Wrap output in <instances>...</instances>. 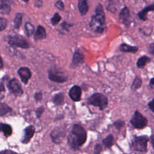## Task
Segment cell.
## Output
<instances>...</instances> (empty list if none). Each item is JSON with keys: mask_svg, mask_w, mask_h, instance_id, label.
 <instances>
[{"mask_svg": "<svg viewBox=\"0 0 154 154\" xmlns=\"http://www.w3.org/2000/svg\"><path fill=\"white\" fill-rule=\"evenodd\" d=\"M86 139L87 132L84 128L79 124L74 125L68 138V141L71 148L77 150L85 142Z\"/></svg>", "mask_w": 154, "mask_h": 154, "instance_id": "obj_1", "label": "cell"}, {"mask_svg": "<svg viewBox=\"0 0 154 154\" xmlns=\"http://www.w3.org/2000/svg\"><path fill=\"white\" fill-rule=\"evenodd\" d=\"M105 16L103 6L99 4L95 9V14L92 16L89 26L97 33H102L105 29Z\"/></svg>", "mask_w": 154, "mask_h": 154, "instance_id": "obj_2", "label": "cell"}, {"mask_svg": "<svg viewBox=\"0 0 154 154\" xmlns=\"http://www.w3.org/2000/svg\"><path fill=\"white\" fill-rule=\"evenodd\" d=\"M88 103L97 106L100 110L105 109L108 105V98L103 94L96 93L93 94L87 100Z\"/></svg>", "mask_w": 154, "mask_h": 154, "instance_id": "obj_3", "label": "cell"}, {"mask_svg": "<svg viewBox=\"0 0 154 154\" xmlns=\"http://www.w3.org/2000/svg\"><path fill=\"white\" fill-rule=\"evenodd\" d=\"M149 137L146 135L135 136L132 141V147L134 150L140 152H146Z\"/></svg>", "mask_w": 154, "mask_h": 154, "instance_id": "obj_4", "label": "cell"}, {"mask_svg": "<svg viewBox=\"0 0 154 154\" xmlns=\"http://www.w3.org/2000/svg\"><path fill=\"white\" fill-rule=\"evenodd\" d=\"M147 119L144 117L140 112L135 111L131 119L130 120V123L131 125L137 129H143L147 125Z\"/></svg>", "mask_w": 154, "mask_h": 154, "instance_id": "obj_5", "label": "cell"}, {"mask_svg": "<svg viewBox=\"0 0 154 154\" xmlns=\"http://www.w3.org/2000/svg\"><path fill=\"white\" fill-rule=\"evenodd\" d=\"M8 43L13 46L19 47L21 48L26 49L29 48V44L28 42L24 39L23 37L20 35H12L8 37Z\"/></svg>", "mask_w": 154, "mask_h": 154, "instance_id": "obj_6", "label": "cell"}, {"mask_svg": "<svg viewBox=\"0 0 154 154\" xmlns=\"http://www.w3.org/2000/svg\"><path fill=\"white\" fill-rule=\"evenodd\" d=\"M49 79L54 82L62 83L67 81V77L61 72L57 71L55 69H51L48 73Z\"/></svg>", "mask_w": 154, "mask_h": 154, "instance_id": "obj_7", "label": "cell"}, {"mask_svg": "<svg viewBox=\"0 0 154 154\" xmlns=\"http://www.w3.org/2000/svg\"><path fill=\"white\" fill-rule=\"evenodd\" d=\"M8 87L12 93L17 95H20L23 93V90L21 88L20 84L16 78H13L10 81L8 84Z\"/></svg>", "mask_w": 154, "mask_h": 154, "instance_id": "obj_8", "label": "cell"}, {"mask_svg": "<svg viewBox=\"0 0 154 154\" xmlns=\"http://www.w3.org/2000/svg\"><path fill=\"white\" fill-rule=\"evenodd\" d=\"M17 73L22 80V81L26 84L28 82V80L31 76V73L30 70L26 67H22L18 69Z\"/></svg>", "mask_w": 154, "mask_h": 154, "instance_id": "obj_9", "label": "cell"}, {"mask_svg": "<svg viewBox=\"0 0 154 154\" xmlns=\"http://www.w3.org/2000/svg\"><path fill=\"white\" fill-rule=\"evenodd\" d=\"M69 96L72 100L75 102L79 101L81 97V88L78 85H73L69 90Z\"/></svg>", "mask_w": 154, "mask_h": 154, "instance_id": "obj_10", "label": "cell"}, {"mask_svg": "<svg viewBox=\"0 0 154 154\" xmlns=\"http://www.w3.org/2000/svg\"><path fill=\"white\" fill-rule=\"evenodd\" d=\"M129 17H130V13H129V8L126 6H125L120 11L119 19L124 23L125 25H126V26H128L130 23Z\"/></svg>", "mask_w": 154, "mask_h": 154, "instance_id": "obj_11", "label": "cell"}, {"mask_svg": "<svg viewBox=\"0 0 154 154\" xmlns=\"http://www.w3.org/2000/svg\"><path fill=\"white\" fill-rule=\"evenodd\" d=\"M34 132L35 128L33 126L29 125L28 127H26L24 129V134L21 141L23 143H28L30 141L31 138L33 137Z\"/></svg>", "mask_w": 154, "mask_h": 154, "instance_id": "obj_12", "label": "cell"}, {"mask_svg": "<svg viewBox=\"0 0 154 154\" xmlns=\"http://www.w3.org/2000/svg\"><path fill=\"white\" fill-rule=\"evenodd\" d=\"M152 11H154V4H152L144 8L142 10L138 13L137 15L141 20H142L143 21H146L147 20V14L148 12Z\"/></svg>", "mask_w": 154, "mask_h": 154, "instance_id": "obj_13", "label": "cell"}, {"mask_svg": "<svg viewBox=\"0 0 154 154\" xmlns=\"http://www.w3.org/2000/svg\"><path fill=\"white\" fill-rule=\"evenodd\" d=\"M64 136V132L60 129H54L51 133V137L54 142L56 143H59L62 140L63 137Z\"/></svg>", "mask_w": 154, "mask_h": 154, "instance_id": "obj_14", "label": "cell"}, {"mask_svg": "<svg viewBox=\"0 0 154 154\" xmlns=\"http://www.w3.org/2000/svg\"><path fill=\"white\" fill-rule=\"evenodd\" d=\"M84 57L82 55V54L79 51H76L73 54L71 66L73 67H76L79 64L82 63L84 62Z\"/></svg>", "mask_w": 154, "mask_h": 154, "instance_id": "obj_15", "label": "cell"}, {"mask_svg": "<svg viewBox=\"0 0 154 154\" xmlns=\"http://www.w3.org/2000/svg\"><path fill=\"white\" fill-rule=\"evenodd\" d=\"M46 37V32L45 29L42 26L38 25L34 35V40L38 41V40H43Z\"/></svg>", "mask_w": 154, "mask_h": 154, "instance_id": "obj_16", "label": "cell"}, {"mask_svg": "<svg viewBox=\"0 0 154 154\" xmlns=\"http://www.w3.org/2000/svg\"><path fill=\"white\" fill-rule=\"evenodd\" d=\"M78 6L80 13L82 15H85L88 11V5L87 0H78Z\"/></svg>", "mask_w": 154, "mask_h": 154, "instance_id": "obj_17", "label": "cell"}, {"mask_svg": "<svg viewBox=\"0 0 154 154\" xmlns=\"http://www.w3.org/2000/svg\"><path fill=\"white\" fill-rule=\"evenodd\" d=\"M120 50L123 52H131L134 54L138 51V48L137 46H131L123 43L120 45Z\"/></svg>", "mask_w": 154, "mask_h": 154, "instance_id": "obj_18", "label": "cell"}, {"mask_svg": "<svg viewBox=\"0 0 154 154\" xmlns=\"http://www.w3.org/2000/svg\"><path fill=\"white\" fill-rule=\"evenodd\" d=\"M0 131L3 132L5 137H8L10 136L12 133V128L8 124L0 123Z\"/></svg>", "mask_w": 154, "mask_h": 154, "instance_id": "obj_19", "label": "cell"}, {"mask_svg": "<svg viewBox=\"0 0 154 154\" xmlns=\"http://www.w3.org/2000/svg\"><path fill=\"white\" fill-rule=\"evenodd\" d=\"M150 61V58L146 55H143L140 57L137 61V66L138 68H143L146 64Z\"/></svg>", "mask_w": 154, "mask_h": 154, "instance_id": "obj_20", "label": "cell"}, {"mask_svg": "<svg viewBox=\"0 0 154 154\" xmlns=\"http://www.w3.org/2000/svg\"><path fill=\"white\" fill-rule=\"evenodd\" d=\"M64 97L63 93H59L55 94L52 98V101L56 105H61L64 103Z\"/></svg>", "mask_w": 154, "mask_h": 154, "instance_id": "obj_21", "label": "cell"}, {"mask_svg": "<svg viewBox=\"0 0 154 154\" xmlns=\"http://www.w3.org/2000/svg\"><path fill=\"white\" fill-rule=\"evenodd\" d=\"M102 143L106 148L111 147L114 143V137L111 134H109L102 140Z\"/></svg>", "mask_w": 154, "mask_h": 154, "instance_id": "obj_22", "label": "cell"}, {"mask_svg": "<svg viewBox=\"0 0 154 154\" xmlns=\"http://www.w3.org/2000/svg\"><path fill=\"white\" fill-rule=\"evenodd\" d=\"M141 85H142V79H141L140 77L136 76L131 85V90L133 91H135L138 89L139 88H140Z\"/></svg>", "mask_w": 154, "mask_h": 154, "instance_id": "obj_23", "label": "cell"}, {"mask_svg": "<svg viewBox=\"0 0 154 154\" xmlns=\"http://www.w3.org/2000/svg\"><path fill=\"white\" fill-rule=\"evenodd\" d=\"M22 18H23V14L21 13H18L16 14L15 17L14 19V27L15 28H19L22 23Z\"/></svg>", "mask_w": 154, "mask_h": 154, "instance_id": "obj_24", "label": "cell"}, {"mask_svg": "<svg viewBox=\"0 0 154 154\" xmlns=\"http://www.w3.org/2000/svg\"><path fill=\"white\" fill-rule=\"evenodd\" d=\"M10 3L6 2H2L1 4V13L3 14H8L11 11Z\"/></svg>", "mask_w": 154, "mask_h": 154, "instance_id": "obj_25", "label": "cell"}, {"mask_svg": "<svg viewBox=\"0 0 154 154\" xmlns=\"http://www.w3.org/2000/svg\"><path fill=\"white\" fill-rule=\"evenodd\" d=\"M25 29L28 37H30L32 35L34 31V26L30 22H26L25 24Z\"/></svg>", "mask_w": 154, "mask_h": 154, "instance_id": "obj_26", "label": "cell"}, {"mask_svg": "<svg viewBox=\"0 0 154 154\" xmlns=\"http://www.w3.org/2000/svg\"><path fill=\"white\" fill-rule=\"evenodd\" d=\"M11 108L5 103L0 102V116H4L10 112Z\"/></svg>", "mask_w": 154, "mask_h": 154, "instance_id": "obj_27", "label": "cell"}, {"mask_svg": "<svg viewBox=\"0 0 154 154\" xmlns=\"http://www.w3.org/2000/svg\"><path fill=\"white\" fill-rule=\"evenodd\" d=\"M61 16H60L58 13H55L54 14V15L53 16V17L51 18V22L53 25H56L57 24H58L59 23V22L61 20Z\"/></svg>", "mask_w": 154, "mask_h": 154, "instance_id": "obj_28", "label": "cell"}, {"mask_svg": "<svg viewBox=\"0 0 154 154\" xmlns=\"http://www.w3.org/2000/svg\"><path fill=\"white\" fill-rule=\"evenodd\" d=\"M8 22L6 19L4 17H0V32L4 30L7 26Z\"/></svg>", "mask_w": 154, "mask_h": 154, "instance_id": "obj_29", "label": "cell"}, {"mask_svg": "<svg viewBox=\"0 0 154 154\" xmlns=\"http://www.w3.org/2000/svg\"><path fill=\"white\" fill-rule=\"evenodd\" d=\"M113 125L117 129H120L125 125V122L122 120H117L114 122Z\"/></svg>", "mask_w": 154, "mask_h": 154, "instance_id": "obj_30", "label": "cell"}, {"mask_svg": "<svg viewBox=\"0 0 154 154\" xmlns=\"http://www.w3.org/2000/svg\"><path fill=\"white\" fill-rule=\"evenodd\" d=\"M55 7L58 8V10H64V3L63 2L61 1V0H58L57 1L55 4Z\"/></svg>", "mask_w": 154, "mask_h": 154, "instance_id": "obj_31", "label": "cell"}, {"mask_svg": "<svg viewBox=\"0 0 154 154\" xmlns=\"http://www.w3.org/2000/svg\"><path fill=\"white\" fill-rule=\"evenodd\" d=\"M102 151V147L99 144H96L94 147V153H99Z\"/></svg>", "mask_w": 154, "mask_h": 154, "instance_id": "obj_32", "label": "cell"}, {"mask_svg": "<svg viewBox=\"0 0 154 154\" xmlns=\"http://www.w3.org/2000/svg\"><path fill=\"white\" fill-rule=\"evenodd\" d=\"M44 108L43 107H40L39 108H38L37 110H36V115H37V118H40V117L41 116L43 112L44 111Z\"/></svg>", "mask_w": 154, "mask_h": 154, "instance_id": "obj_33", "label": "cell"}, {"mask_svg": "<svg viewBox=\"0 0 154 154\" xmlns=\"http://www.w3.org/2000/svg\"><path fill=\"white\" fill-rule=\"evenodd\" d=\"M42 96L43 95L42 92H38L34 94V98L37 101H38L42 99Z\"/></svg>", "mask_w": 154, "mask_h": 154, "instance_id": "obj_34", "label": "cell"}, {"mask_svg": "<svg viewBox=\"0 0 154 154\" xmlns=\"http://www.w3.org/2000/svg\"><path fill=\"white\" fill-rule=\"evenodd\" d=\"M149 108L154 112V98L148 103Z\"/></svg>", "mask_w": 154, "mask_h": 154, "instance_id": "obj_35", "label": "cell"}, {"mask_svg": "<svg viewBox=\"0 0 154 154\" xmlns=\"http://www.w3.org/2000/svg\"><path fill=\"white\" fill-rule=\"evenodd\" d=\"M148 51L150 54L154 55V43H152L149 45Z\"/></svg>", "mask_w": 154, "mask_h": 154, "instance_id": "obj_36", "label": "cell"}, {"mask_svg": "<svg viewBox=\"0 0 154 154\" xmlns=\"http://www.w3.org/2000/svg\"><path fill=\"white\" fill-rule=\"evenodd\" d=\"M61 26H62L64 29H66V30H67V31H69V27L70 26V25L68 23L64 22H63V23L61 24Z\"/></svg>", "mask_w": 154, "mask_h": 154, "instance_id": "obj_37", "label": "cell"}, {"mask_svg": "<svg viewBox=\"0 0 154 154\" xmlns=\"http://www.w3.org/2000/svg\"><path fill=\"white\" fill-rule=\"evenodd\" d=\"M34 5L37 8L41 7L42 6V0H35Z\"/></svg>", "mask_w": 154, "mask_h": 154, "instance_id": "obj_38", "label": "cell"}, {"mask_svg": "<svg viewBox=\"0 0 154 154\" xmlns=\"http://www.w3.org/2000/svg\"><path fill=\"white\" fill-rule=\"evenodd\" d=\"M0 153H14L13 151H11V150H3V151H1Z\"/></svg>", "mask_w": 154, "mask_h": 154, "instance_id": "obj_39", "label": "cell"}, {"mask_svg": "<svg viewBox=\"0 0 154 154\" xmlns=\"http://www.w3.org/2000/svg\"><path fill=\"white\" fill-rule=\"evenodd\" d=\"M5 90L4 85L2 82H0V91H4Z\"/></svg>", "mask_w": 154, "mask_h": 154, "instance_id": "obj_40", "label": "cell"}, {"mask_svg": "<svg viewBox=\"0 0 154 154\" xmlns=\"http://www.w3.org/2000/svg\"><path fill=\"white\" fill-rule=\"evenodd\" d=\"M150 141H151V143H152V145L153 146V147L154 148V135H152L151 137H150Z\"/></svg>", "mask_w": 154, "mask_h": 154, "instance_id": "obj_41", "label": "cell"}, {"mask_svg": "<svg viewBox=\"0 0 154 154\" xmlns=\"http://www.w3.org/2000/svg\"><path fill=\"white\" fill-rule=\"evenodd\" d=\"M150 85L151 87L154 86V78L150 79Z\"/></svg>", "mask_w": 154, "mask_h": 154, "instance_id": "obj_42", "label": "cell"}, {"mask_svg": "<svg viewBox=\"0 0 154 154\" xmlns=\"http://www.w3.org/2000/svg\"><path fill=\"white\" fill-rule=\"evenodd\" d=\"M3 67V63L1 57H0V69H1Z\"/></svg>", "mask_w": 154, "mask_h": 154, "instance_id": "obj_43", "label": "cell"}, {"mask_svg": "<svg viewBox=\"0 0 154 154\" xmlns=\"http://www.w3.org/2000/svg\"><path fill=\"white\" fill-rule=\"evenodd\" d=\"M1 2H6V3H10L11 4L10 0H1Z\"/></svg>", "mask_w": 154, "mask_h": 154, "instance_id": "obj_44", "label": "cell"}, {"mask_svg": "<svg viewBox=\"0 0 154 154\" xmlns=\"http://www.w3.org/2000/svg\"><path fill=\"white\" fill-rule=\"evenodd\" d=\"M22 1H24V2H27L29 0H22Z\"/></svg>", "mask_w": 154, "mask_h": 154, "instance_id": "obj_45", "label": "cell"}, {"mask_svg": "<svg viewBox=\"0 0 154 154\" xmlns=\"http://www.w3.org/2000/svg\"><path fill=\"white\" fill-rule=\"evenodd\" d=\"M1 4H0V10H1Z\"/></svg>", "mask_w": 154, "mask_h": 154, "instance_id": "obj_46", "label": "cell"}]
</instances>
